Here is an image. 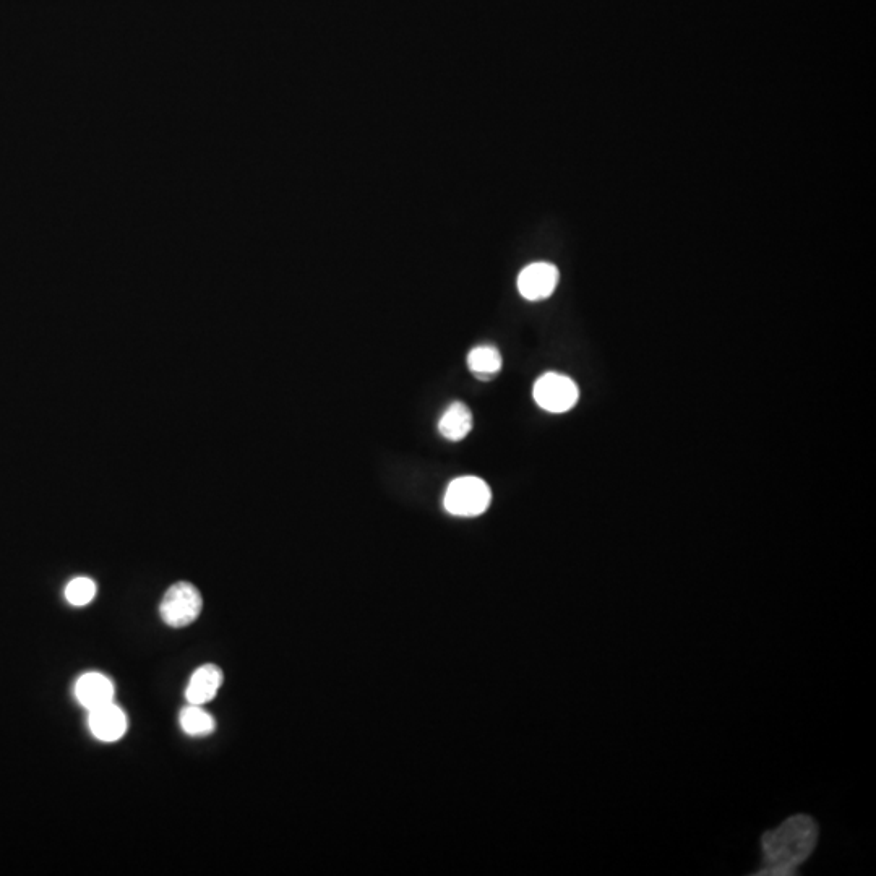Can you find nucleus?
I'll use <instances>...</instances> for the list:
<instances>
[{"label":"nucleus","mask_w":876,"mask_h":876,"mask_svg":"<svg viewBox=\"0 0 876 876\" xmlns=\"http://www.w3.org/2000/svg\"><path fill=\"white\" fill-rule=\"evenodd\" d=\"M471 429H473V414L471 409L460 401L450 404L438 421L440 434L451 442H460L468 437Z\"/></svg>","instance_id":"9"},{"label":"nucleus","mask_w":876,"mask_h":876,"mask_svg":"<svg viewBox=\"0 0 876 876\" xmlns=\"http://www.w3.org/2000/svg\"><path fill=\"white\" fill-rule=\"evenodd\" d=\"M559 284V270L552 263L537 262L528 265L518 276V291L528 301H542Z\"/></svg>","instance_id":"5"},{"label":"nucleus","mask_w":876,"mask_h":876,"mask_svg":"<svg viewBox=\"0 0 876 876\" xmlns=\"http://www.w3.org/2000/svg\"><path fill=\"white\" fill-rule=\"evenodd\" d=\"M492 492L481 477L463 476L450 482L443 505L450 515L479 516L490 507Z\"/></svg>","instance_id":"2"},{"label":"nucleus","mask_w":876,"mask_h":876,"mask_svg":"<svg viewBox=\"0 0 876 876\" xmlns=\"http://www.w3.org/2000/svg\"><path fill=\"white\" fill-rule=\"evenodd\" d=\"M96 596V583L90 578L80 576L70 581L65 588V597L73 606L82 607L90 604Z\"/></svg>","instance_id":"12"},{"label":"nucleus","mask_w":876,"mask_h":876,"mask_svg":"<svg viewBox=\"0 0 876 876\" xmlns=\"http://www.w3.org/2000/svg\"><path fill=\"white\" fill-rule=\"evenodd\" d=\"M202 609L203 597L200 591L189 581H179L164 593L159 614L168 627L184 628L200 617Z\"/></svg>","instance_id":"3"},{"label":"nucleus","mask_w":876,"mask_h":876,"mask_svg":"<svg viewBox=\"0 0 876 876\" xmlns=\"http://www.w3.org/2000/svg\"><path fill=\"white\" fill-rule=\"evenodd\" d=\"M88 724L93 735L101 742H117L124 737L129 727L127 716L119 706L114 705V701L90 711Z\"/></svg>","instance_id":"6"},{"label":"nucleus","mask_w":876,"mask_h":876,"mask_svg":"<svg viewBox=\"0 0 876 876\" xmlns=\"http://www.w3.org/2000/svg\"><path fill=\"white\" fill-rule=\"evenodd\" d=\"M179 721H181V727L185 734L194 735V737H205L216 729L213 716L198 705H190L182 709Z\"/></svg>","instance_id":"11"},{"label":"nucleus","mask_w":876,"mask_h":876,"mask_svg":"<svg viewBox=\"0 0 876 876\" xmlns=\"http://www.w3.org/2000/svg\"><path fill=\"white\" fill-rule=\"evenodd\" d=\"M75 696L83 708L93 711L114 701V683L99 672H88L78 679Z\"/></svg>","instance_id":"7"},{"label":"nucleus","mask_w":876,"mask_h":876,"mask_svg":"<svg viewBox=\"0 0 876 876\" xmlns=\"http://www.w3.org/2000/svg\"><path fill=\"white\" fill-rule=\"evenodd\" d=\"M816 839L818 829L810 816H792L761 839L765 864L758 875H792L812 854Z\"/></svg>","instance_id":"1"},{"label":"nucleus","mask_w":876,"mask_h":876,"mask_svg":"<svg viewBox=\"0 0 876 876\" xmlns=\"http://www.w3.org/2000/svg\"><path fill=\"white\" fill-rule=\"evenodd\" d=\"M468 367L477 378L489 380L502 369V356L494 346H477L468 356Z\"/></svg>","instance_id":"10"},{"label":"nucleus","mask_w":876,"mask_h":876,"mask_svg":"<svg viewBox=\"0 0 876 876\" xmlns=\"http://www.w3.org/2000/svg\"><path fill=\"white\" fill-rule=\"evenodd\" d=\"M533 395L539 408L547 413L562 414L570 411L578 403L580 391L572 378L549 372L537 380Z\"/></svg>","instance_id":"4"},{"label":"nucleus","mask_w":876,"mask_h":876,"mask_svg":"<svg viewBox=\"0 0 876 876\" xmlns=\"http://www.w3.org/2000/svg\"><path fill=\"white\" fill-rule=\"evenodd\" d=\"M223 680V670L215 664H205V666L198 667L187 685L185 698L190 705H207L211 700H215L219 688L223 685Z\"/></svg>","instance_id":"8"}]
</instances>
